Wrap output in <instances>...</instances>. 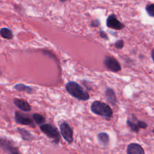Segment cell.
I'll list each match as a JSON object with an SVG mask.
<instances>
[{"label": "cell", "mask_w": 154, "mask_h": 154, "mask_svg": "<svg viewBox=\"0 0 154 154\" xmlns=\"http://www.w3.org/2000/svg\"><path fill=\"white\" fill-rule=\"evenodd\" d=\"M61 2H65V1H66L67 0H60Z\"/></svg>", "instance_id": "d4e9b609"}, {"label": "cell", "mask_w": 154, "mask_h": 154, "mask_svg": "<svg viewBox=\"0 0 154 154\" xmlns=\"http://www.w3.org/2000/svg\"><path fill=\"white\" fill-rule=\"evenodd\" d=\"M17 132L20 134L21 138L26 141H31L34 140V135L32 134L29 131L21 128H17Z\"/></svg>", "instance_id": "8fae6325"}, {"label": "cell", "mask_w": 154, "mask_h": 154, "mask_svg": "<svg viewBox=\"0 0 154 154\" xmlns=\"http://www.w3.org/2000/svg\"><path fill=\"white\" fill-rule=\"evenodd\" d=\"M105 94L106 100L108 103H111L112 105H114L117 103L116 95L113 89L111 88H107L105 90Z\"/></svg>", "instance_id": "7c38bea8"}, {"label": "cell", "mask_w": 154, "mask_h": 154, "mask_svg": "<svg viewBox=\"0 0 154 154\" xmlns=\"http://www.w3.org/2000/svg\"><path fill=\"white\" fill-rule=\"evenodd\" d=\"M97 140L104 147H106L109 143V137L106 132H100L97 134Z\"/></svg>", "instance_id": "9a60e30c"}, {"label": "cell", "mask_w": 154, "mask_h": 154, "mask_svg": "<svg viewBox=\"0 0 154 154\" xmlns=\"http://www.w3.org/2000/svg\"><path fill=\"white\" fill-rule=\"evenodd\" d=\"M14 88L18 91L25 92L28 94H31L33 93V88L32 87L22 83L15 84L14 85Z\"/></svg>", "instance_id": "4fadbf2b"}, {"label": "cell", "mask_w": 154, "mask_h": 154, "mask_svg": "<svg viewBox=\"0 0 154 154\" xmlns=\"http://www.w3.org/2000/svg\"><path fill=\"white\" fill-rule=\"evenodd\" d=\"M132 116V120L128 119H127L126 120V123H127V125L128 126L131 128V131H132L133 132H136V133H138L139 132V128L137 125V119L136 117V116L132 114L131 115Z\"/></svg>", "instance_id": "5bb4252c"}, {"label": "cell", "mask_w": 154, "mask_h": 154, "mask_svg": "<svg viewBox=\"0 0 154 154\" xmlns=\"http://www.w3.org/2000/svg\"><path fill=\"white\" fill-rule=\"evenodd\" d=\"M127 154H145L142 146L136 143H130L127 147Z\"/></svg>", "instance_id": "30bf717a"}, {"label": "cell", "mask_w": 154, "mask_h": 154, "mask_svg": "<svg viewBox=\"0 0 154 154\" xmlns=\"http://www.w3.org/2000/svg\"><path fill=\"white\" fill-rule=\"evenodd\" d=\"M106 25L108 27L120 30L125 27V25L119 21L115 14L109 15L106 19Z\"/></svg>", "instance_id": "ba28073f"}, {"label": "cell", "mask_w": 154, "mask_h": 154, "mask_svg": "<svg viewBox=\"0 0 154 154\" xmlns=\"http://www.w3.org/2000/svg\"><path fill=\"white\" fill-rule=\"evenodd\" d=\"M66 91L73 97L79 100H87L90 99L88 92L75 81H69L66 84Z\"/></svg>", "instance_id": "6da1fadb"}, {"label": "cell", "mask_w": 154, "mask_h": 154, "mask_svg": "<svg viewBox=\"0 0 154 154\" xmlns=\"http://www.w3.org/2000/svg\"><path fill=\"white\" fill-rule=\"evenodd\" d=\"M99 24H100V23H99V21L98 20H93L91 23V25L92 26H97L99 25Z\"/></svg>", "instance_id": "44dd1931"}, {"label": "cell", "mask_w": 154, "mask_h": 154, "mask_svg": "<svg viewBox=\"0 0 154 154\" xmlns=\"http://www.w3.org/2000/svg\"><path fill=\"white\" fill-rule=\"evenodd\" d=\"M152 58L153 60V50H152Z\"/></svg>", "instance_id": "603a6c76"}, {"label": "cell", "mask_w": 154, "mask_h": 154, "mask_svg": "<svg viewBox=\"0 0 154 154\" xmlns=\"http://www.w3.org/2000/svg\"><path fill=\"white\" fill-rule=\"evenodd\" d=\"M0 109H1V103H0Z\"/></svg>", "instance_id": "484cf974"}, {"label": "cell", "mask_w": 154, "mask_h": 154, "mask_svg": "<svg viewBox=\"0 0 154 154\" xmlns=\"http://www.w3.org/2000/svg\"><path fill=\"white\" fill-rule=\"evenodd\" d=\"M60 132L63 138L69 144H71L73 141V129L66 122H63L60 126Z\"/></svg>", "instance_id": "5b68a950"}, {"label": "cell", "mask_w": 154, "mask_h": 154, "mask_svg": "<svg viewBox=\"0 0 154 154\" xmlns=\"http://www.w3.org/2000/svg\"><path fill=\"white\" fill-rule=\"evenodd\" d=\"M137 125H138L139 128L145 129V128H146L147 127V124L145 122H144V121L139 120L137 119Z\"/></svg>", "instance_id": "d6986e66"}, {"label": "cell", "mask_w": 154, "mask_h": 154, "mask_svg": "<svg viewBox=\"0 0 154 154\" xmlns=\"http://www.w3.org/2000/svg\"><path fill=\"white\" fill-rule=\"evenodd\" d=\"M14 120L17 124L22 125H33V120L26 114L15 111Z\"/></svg>", "instance_id": "8992f818"}, {"label": "cell", "mask_w": 154, "mask_h": 154, "mask_svg": "<svg viewBox=\"0 0 154 154\" xmlns=\"http://www.w3.org/2000/svg\"><path fill=\"white\" fill-rule=\"evenodd\" d=\"M100 35L102 38H105V39H108V37H107V35L106 34L105 32H104L103 31H100Z\"/></svg>", "instance_id": "7402d4cb"}, {"label": "cell", "mask_w": 154, "mask_h": 154, "mask_svg": "<svg viewBox=\"0 0 154 154\" xmlns=\"http://www.w3.org/2000/svg\"><path fill=\"white\" fill-rule=\"evenodd\" d=\"M13 102L14 105L17 108H18L19 109L23 112H29L31 110V106L30 105V104L23 99L14 98Z\"/></svg>", "instance_id": "9c48e42d"}, {"label": "cell", "mask_w": 154, "mask_h": 154, "mask_svg": "<svg viewBox=\"0 0 154 154\" xmlns=\"http://www.w3.org/2000/svg\"><path fill=\"white\" fill-rule=\"evenodd\" d=\"M146 10L147 14L150 16L153 17V16H154V5H153V4H147L146 7Z\"/></svg>", "instance_id": "ac0fdd59"}, {"label": "cell", "mask_w": 154, "mask_h": 154, "mask_svg": "<svg viewBox=\"0 0 154 154\" xmlns=\"http://www.w3.org/2000/svg\"><path fill=\"white\" fill-rule=\"evenodd\" d=\"M40 129L48 137L52 138L55 143H58L60 139V135L57 128L49 123H43L40 126Z\"/></svg>", "instance_id": "277c9868"}, {"label": "cell", "mask_w": 154, "mask_h": 154, "mask_svg": "<svg viewBox=\"0 0 154 154\" xmlns=\"http://www.w3.org/2000/svg\"><path fill=\"white\" fill-rule=\"evenodd\" d=\"M32 118L37 125L43 124L46 121L45 117L42 115L38 113H34L32 115Z\"/></svg>", "instance_id": "e0dca14e"}, {"label": "cell", "mask_w": 154, "mask_h": 154, "mask_svg": "<svg viewBox=\"0 0 154 154\" xmlns=\"http://www.w3.org/2000/svg\"><path fill=\"white\" fill-rule=\"evenodd\" d=\"M2 72L0 70V76H2Z\"/></svg>", "instance_id": "cb8c5ba5"}, {"label": "cell", "mask_w": 154, "mask_h": 154, "mask_svg": "<svg viewBox=\"0 0 154 154\" xmlns=\"http://www.w3.org/2000/svg\"><path fill=\"white\" fill-rule=\"evenodd\" d=\"M0 35L5 39L11 40L13 38L12 31L8 28H2L0 29Z\"/></svg>", "instance_id": "2e32d148"}, {"label": "cell", "mask_w": 154, "mask_h": 154, "mask_svg": "<svg viewBox=\"0 0 154 154\" xmlns=\"http://www.w3.org/2000/svg\"><path fill=\"white\" fill-rule=\"evenodd\" d=\"M0 149L7 154H22L13 141L5 137H0Z\"/></svg>", "instance_id": "3957f363"}, {"label": "cell", "mask_w": 154, "mask_h": 154, "mask_svg": "<svg viewBox=\"0 0 154 154\" xmlns=\"http://www.w3.org/2000/svg\"><path fill=\"white\" fill-rule=\"evenodd\" d=\"M91 111L95 114L103 116L109 120L112 116V110L111 107L106 103L99 101L95 100L91 105Z\"/></svg>", "instance_id": "7a4b0ae2"}, {"label": "cell", "mask_w": 154, "mask_h": 154, "mask_svg": "<svg viewBox=\"0 0 154 154\" xmlns=\"http://www.w3.org/2000/svg\"><path fill=\"white\" fill-rule=\"evenodd\" d=\"M115 47L118 49H122L123 46H124V42L122 40H119L118 41H117L116 43H115Z\"/></svg>", "instance_id": "ffe728a7"}, {"label": "cell", "mask_w": 154, "mask_h": 154, "mask_svg": "<svg viewBox=\"0 0 154 154\" xmlns=\"http://www.w3.org/2000/svg\"><path fill=\"white\" fill-rule=\"evenodd\" d=\"M103 64L111 72H117L121 70V66L120 63L116 59L112 57H105L103 60Z\"/></svg>", "instance_id": "52a82bcc"}]
</instances>
